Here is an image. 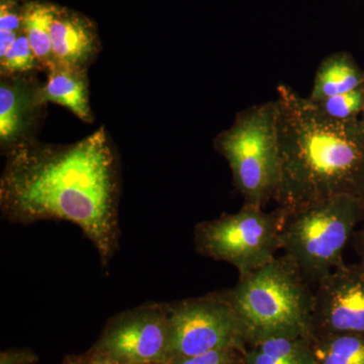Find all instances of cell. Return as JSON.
<instances>
[{
    "label": "cell",
    "mask_w": 364,
    "mask_h": 364,
    "mask_svg": "<svg viewBox=\"0 0 364 364\" xmlns=\"http://www.w3.org/2000/svg\"><path fill=\"white\" fill-rule=\"evenodd\" d=\"M87 363V361H86L85 363H80V361H72V363H69L68 364H86Z\"/></svg>",
    "instance_id": "cell-23"
},
{
    "label": "cell",
    "mask_w": 364,
    "mask_h": 364,
    "mask_svg": "<svg viewBox=\"0 0 364 364\" xmlns=\"http://www.w3.org/2000/svg\"><path fill=\"white\" fill-rule=\"evenodd\" d=\"M277 100L239 112L233 124L215 138L226 159L244 205L264 208L277 195L282 176Z\"/></svg>",
    "instance_id": "cell-4"
},
{
    "label": "cell",
    "mask_w": 364,
    "mask_h": 364,
    "mask_svg": "<svg viewBox=\"0 0 364 364\" xmlns=\"http://www.w3.org/2000/svg\"><path fill=\"white\" fill-rule=\"evenodd\" d=\"M242 364H315L312 337L273 336L247 345Z\"/></svg>",
    "instance_id": "cell-14"
},
{
    "label": "cell",
    "mask_w": 364,
    "mask_h": 364,
    "mask_svg": "<svg viewBox=\"0 0 364 364\" xmlns=\"http://www.w3.org/2000/svg\"><path fill=\"white\" fill-rule=\"evenodd\" d=\"M287 218V213L279 207L265 212L264 208L243 205L235 214L196 225V251L205 257L230 263L239 275L247 274L267 264L282 249Z\"/></svg>",
    "instance_id": "cell-6"
},
{
    "label": "cell",
    "mask_w": 364,
    "mask_h": 364,
    "mask_svg": "<svg viewBox=\"0 0 364 364\" xmlns=\"http://www.w3.org/2000/svg\"><path fill=\"white\" fill-rule=\"evenodd\" d=\"M240 316L248 344L273 336H311L314 291L298 265L284 253L226 289Z\"/></svg>",
    "instance_id": "cell-3"
},
{
    "label": "cell",
    "mask_w": 364,
    "mask_h": 364,
    "mask_svg": "<svg viewBox=\"0 0 364 364\" xmlns=\"http://www.w3.org/2000/svg\"><path fill=\"white\" fill-rule=\"evenodd\" d=\"M86 364H123L121 363H117V361L114 360V359L107 358V356L104 355V354L100 353L97 351H93L92 355L90 356V359L87 360V363Z\"/></svg>",
    "instance_id": "cell-22"
},
{
    "label": "cell",
    "mask_w": 364,
    "mask_h": 364,
    "mask_svg": "<svg viewBox=\"0 0 364 364\" xmlns=\"http://www.w3.org/2000/svg\"><path fill=\"white\" fill-rule=\"evenodd\" d=\"M277 133L282 176L274 202L287 215L348 196L364 200V124L327 116L291 86L279 85Z\"/></svg>",
    "instance_id": "cell-2"
},
{
    "label": "cell",
    "mask_w": 364,
    "mask_h": 364,
    "mask_svg": "<svg viewBox=\"0 0 364 364\" xmlns=\"http://www.w3.org/2000/svg\"><path fill=\"white\" fill-rule=\"evenodd\" d=\"M172 359L219 349L245 351L247 332L226 289L166 303Z\"/></svg>",
    "instance_id": "cell-7"
},
{
    "label": "cell",
    "mask_w": 364,
    "mask_h": 364,
    "mask_svg": "<svg viewBox=\"0 0 364 364\" xmlns=\"http://www.w3.org/2000/svg\"><path fill=\"white\" fill-rule=\"evenodd\" d=\"M363 85L364 72L359 68L351 55L346 52H337L321 62L308 98L313 102H318Z\"/></svg>",
    "instance_id": "cell-13"
},
{
    "label": "cell",
    "mask_w": 364,
    "mask_h": 364,
    "mask_svg": "<svg viewBox=\"0 0 364 364\" xmlns=\"http://www.w3.org/2000/svg\"><path fill=\"white\" fill-rule=\"evenodd\" d=\"M53 54L57 65L87 71L100 50L95 23L85 14L57 6L51 25Z\"/></svg>",
    "instance_id": "cell-11"
},
{
    "label": "cell",
    "mask_w": 364,
    "mask_h": 364,
    "mask_svg": "<svg viewBox=\"0 0 364 364\" xmlns=\"http://www.w3.org/2000/svg\"><path fill=\"white\" fill-rule=\"evenodd\" d=\"M315 364H364V335L312 337Z\"/></svg>",
    "instance_id": "cell-16"
},
{
    "label": "cell",
    "mask_w": 364,
    "mask_h": 364,
    "mask_svg": "<svg viewBox=\"0 0 364 364\" xmlns=\"http://www.w3.org/2000/svg\"><path fill=\"white\" fill-rule=\"evenodd\" d=\"M47 81L41 83L39 102L46 105L53 102L66 107L85 123H92L87 71L57 65L48 71Z\"/></svg>",
    "instance_id": "cell-12"
},
{
    "label": "cell",
    "mask_w": 364,
    "mask_h": 364,
    "mask_svg": "<svg viewBox=\"0 0 364 364\" xmlns=\"http://www.w3.org/2000/svg\"><path fill=\"white\" fill-rule=\"evenodd\" d=\"M40 69L42 68L36 59L30 42L25 32L21 31L6 54L0 58V74L1 76L21 75Z\"/></svg>",
    "instance_id": "cell-17"
},
{
    "label": "cell",
    "mask_w": 364,
    "mask_h": 364,
    "mask_svg": "<svg viewBox=\"0 0 364 364\" xmlns=\"http://www.w3.org/2000/svg\"><path fill=\"white\" fill-rule=\"evenodd\" d=\"M40 85L32 73L1 76L0 145L2 152L35 139L33 133L45 107L38 97Z\"/></svg>",
    "instance_id": "cell-10"
},
{
    "label": "cell",
    "mask_w": 364,
    "mask_h": 364,
    "mask_svg": "<svg viewBox=\"0 0 364 364\" xmlns=\"http://www.w3.org/2000/svg\"><path fill=\"white\" fill-rule=\"evenodd\" d=\"M361 122H363V123L364 124V109H363V119H361Z\"/></svg>",
    "instance_id": "cell-24"
},
{
    "label": "cell",
    "mask_w": 364,
    "mask_h": 364,
    "mask_svg": "<svg viewBox=\"0 0 364 364\" xmlns=\"http://www.w3.org/2000/svg\"><path fill=\"white\" fill-rule=\"evenodd\" d=\"M95 350L123 364H169L166 303L146 304L111 318Z\"/></svg>",
    "instance_id": "cell-8"
},
{
    "label": "cell",
    "mask_w": 364,
    "mask_h": 364,
    "mask_svg": "<svg viewBox=\"0 0 364 364\" xmlns=\"http://www.w3.org/2000/svg\"><path fill=\"white\" fill-rule=\"evenodd\" d=\"M56 4L47 1L25 2L23 31L42 70L50 71L57 66L53 54L51 25Z\"/></svg>",
    "instance_id": "cell-15"
},
{
    "label": "cell",
    "mask_w": 364,
    "mask_h": 364,
    "mask_svg": "<svg viewBox=\"0 0 364 364\" xmlns=\"http://www.w3.org/2000/svg\"><path fill=\"white\" fill-rule=\"evenodd\" d=\"M243 352L235 348L219 349L198 355L176 358L169 364H242Z\"/></svg>",
    "instance_id": "cell-19"
},
{
    "label": "cell",
    "mask_w": 364,
    "mask_h": 364,
    "mask_svg": "<svg viewBox=\"0 0 364 364\" xmlns=\"http://www.w3.org/2000/svg\"><path fill=\"white\" fill-rule=\"evenodd\" d=\"M23 7L20 0H1L0 33H20L23 31Z\"/></svg>",
    "instance_id": "cell-20"
},
{
    "label": "cell",
    "mask_w": 364,
    "mask_h": 364,
    "mask_svg": "<svg viewBox=\"0 0 364 364\" xmlns=\"http://www.w3.org/2000/svg\"><path fill=\"white\" fill-rule=\"evenodd\" d=\"M363 210H364V200H363ZM364 219V215H363ZM354 247L356 249V252L359 254L363 261H364V225L363 229L359 230L358 232L353 235Z\"/></svg>",
    "instance_id": "cell-21"
},
{
    "label": "cell",
    "mask_w": 364,
    "mask_h": 364,
    "mask_svg": "<svg viewBox=\"0 0 364 364\" xmlns=\"http://www.w3.org/2000/svg\"><path fill=\"white\" fill-rule=\"evenodd\" d=\"M364 335V261L344 264L314 291L312 337Z\"/></svg>",
    "instance_id": "cell-9"
},
{
    "label": "cell",
    "mask_w": 364,
    "mask_h": 364,
    "mask_svg": "<svg viewBox=\"0 0 364 364\" xmlns=\"http://www.w3.org/2000/svg\"><path fill=\"white\" fill-rule=\"evenodd\" d=\"M0 207L4 219L30 225L48 220L80 228L104 268L119 250V168L104 128L69 145L36 139L4 153Z\"/></svg>",
    "instance_id": "cell-1"
},
{
    "label": "cell",
    "mask_w": 364,
    "mask_h": 364,
    "mask_svg": "<svg viewBox=\"0 0 364 364\" xmlns=\"http://www.w3.org/2000/svg\"><path fill=\"white\" fill-rule=\"evenodd\" d=\"M314 104L333 119H356L364 109V85Z\"/></svg>",
    "instance_id": "cell-18"
},
{
    "label": "cell",
    "mask_w": 364,
    "mask_h": 364,
    "mask_svg": "<svg viewBox=\"0 0 364 364\" xmlns=\"http://www.w3.org/2000/svg\"><path fill=\"white\" fill-rule=\"evenodd\" d=\"M363 200L341 196L287 215L280 245L312 286L344 264L343 254L363 219Z\"/></svg>",
    "instance_id": "cell-5"
}]
</instances>
